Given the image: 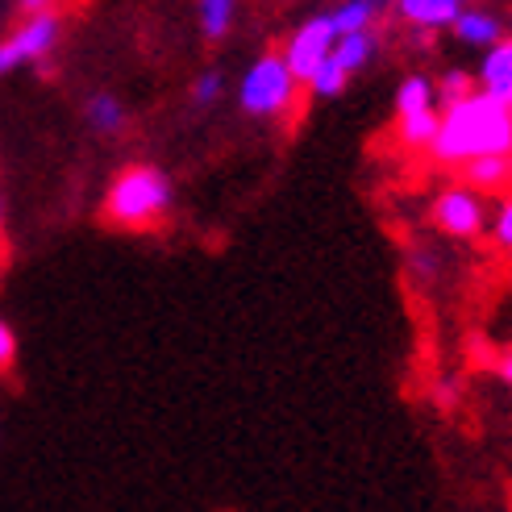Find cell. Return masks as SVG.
Returning a JSON list of instances; mask_svg holds the SVG:
<instances>
[{"label": "cell", "mask_w": 512, "mask_h": 512, "mask_svg": "<svg viewBox=\"0 0 512 512\" xmlns=\"http://www.w3.org/2000/svg\"><path fill=\"white\" fill-rule=\"evenodd\" d=\"M483 155H512V105L475 88L467 100L442 109L429 159L442 167H463Z\"/></svg>", "instance_id": "6da1fadb"}, {"label": "cell", "mask_w": 512, "mask_h": 512, "mask_svg": "<svg viewBox=\"0 0 512 512\" xmlns=\"http://www.w3.org/2000/svg\"><path fill=\"white\" fill-rule=\"evenodd\" d=\"M171 204H175L171 175L155 163H130L113 175L100 209H105V221L121 229H150L171 213Z\"/></svg>", "instance_id": "7a4b0ae2"}, {"label": "cell", "mask_w": 512, "mask_h": 512, "mask_svg": "<svg viewBox=\"0 0 512 512\" xmlns=\"http://www.w3.org/2000/svg\"><path fill=\"white\" fill-rule=\"evenodd\" d=\"M300 96V80L288 71L284 55L279 50H267L259 55L238 80V109L254 121H279L296 109Z\"/></svg>", "instance_id": "3957f363"}, {"label": "cell", "mask_w": 512, "mask_h": 512, "mask_svg": "<svg viewBox=\"0 0 512 512\" xmlns=\"http://www.w3.org/2000/svg\"><path fill=\"white\" fill-rule=\"evenodd\" d=\"M59 38H63L59 13H25L17 30H9V38H0V75L46 63L59 50Z\"/></svg>", "instance_id": "277c9868"}, {"label": "cell", "mask_w": 512, "mask_h": 512, "mask_svg": "<svg viewBox=\"0 0 512 512\" xmlns=\"http://www.w3.org/2000/svg\"><path fill=\"white\" fill-rule=\"evenodd\" d=\"M429 221L454 242H475L488 229V200L471 184H450L429 200Z\"/></svg>", "instance_id": "5b68a950"}, {"label": "cell", "mask_w": 512, "mask_h": 512, "mask_svg": "<svg viewBox=\"0 0 512 512\" xmlns=\"http://www.w3.org/2000/svg\"><path fill=\"white\" fill-rule=\"evenodd\" d=\"M334 42H338V30H334V21H329V13H313L309 21H300L296 30H292V38L284 42L279 55H284L288 71L300 80V88L309 84V75L329 59Z\"/></svg>", "instance_id": "8992f818"}, {"label": "cell", "mask_w": 512, "mask_h": 512, "mask_svg": "<svg viewBox=\"0 0 512 512\" xmlns=\"http://www.w3.org/2000/svg\"><path fill=\"white\" fill-rule=\"evenodd\" d=\"M450 34H454L458 46H467V50H488V46L508 38V17L500 9H492L488 0H475V5H467L450 21Z\"/></svg>", "instance_id": "52a82bcc"}, {"label": "cell", "mask_w": 512, "mask_h": 512, "mask_svg": "<svg viewBox=\"0 0 512 512\" xmlns=\"http://www.w3.org/2000/svg\"><path fill=\"white\" fill-rule=\"evenodd\" d=\"M467 5H475V0H392V17L413 34H438L450 30V21Z\"/></svg>", "instance_id": "ba28073f"}, {"label": "cell", "mask_w": 512, "mask_h": 512, "mask_svg": "<svg viewBox=\"0 0 512 512\" xmlns=\"http://www.w3.org/2000/svg\"><path fill=\"white\" fill-rule=\"evenodd\" d=\"M475 88L488 92L496 100H508L512 105V38L479 50V67H475Z\"/></svg>", "instance_id": "9c48e42d"}, {"label": "cell", "mask_w": 512, "mask_h": 512, "mask_svg": "<svg viewBox=\"0 0 512 512\" xmlns=\"http://www.w3.org/2000/svg\"><path fill=\"white\" fill-rule=\"evenodd\" d=\"M392 13V0H338L329 9L338 34H358V30H379V21Z\"/></svg>", "instance_id": "30bf717a"}, {"label": "cell", "mask_w": 512, "mask_h": 512, "mask_svg": "<svg viewBox=\"0 0 512 512\" xmlns=\"http://www.w3.org/2000/svg\"><path fill=\"white\" fill-rule=\"evenodd\" d=\"M84 121L92 125L96 134H105V138H113V134H121L125 125H130V113H125V105H121V96H113V92H92L88 100H84Z\"/></svg>", "instance_id": "8fae6325"}, {"label": "cell", "mask_w": 512, "mask_h": 512, "mask_svg": "<svg viewBox=\"0 0 512 512\" xmlns=\"http://www.w3.org/2000/svg\"><path fill=\"white\" fill-rule=\"evenodd\" d=\"M438 125H442V113L438 109H425V113H404L396 117V142L413 155H429L433 138H438Z\"/></svg>", "instance_id": "7c38bea8"}, {"label": "cell", "mask_w": 512, "mask_h": 512, "mask_svg": "<svg viewBox=\"0 0 512 512\" xmlns=\"http://www.w3.org/2000/svg\"><path fill=\"white\" fill-rule=\"evenodd\" d=\"M463 184L475 192H504L512 184V155H483L463 163Z\"/></svg>", "instance_id": "4fadbf2b"}, {"label": "cell", "mask_w": 512, "mask_h": 512, "mask_svg": "<svg viewBox=\"0 0 512 512\" xmlns=\"http://www.w3.org/2000/svg\"><path fill=\"white\" fill-rule=\"evenodd\" d=\"M379 55V34L375 30H358V34H338V42H334V63L350 75L363 71L371 59Z\"/></svg>", "instance_id": "5bb4252c"}, {"label": "cell", "mask_w": 512, "mask_h": 512, "mask_svg": "<svg viewBox=\"0 0 512 512\" xmlns=\"http://www.w3.org/2000/svg\"><path fill=\"white\" fill-rule=\"evenodd\" d=\"M396 117H404V113H425V109H438V88H433V75H421V71H413V75H404V80L396 84ZM442 113V109H438Z\"/></svg>", "instance_id": "9a60e30c"}, {"label": "cell", "mask_w": 512, "mask_h": 512, "mask_svg": "<svg viewBox=\"0 0 512 512\" xmlns=\"http://www.w3.org/2000/svg\"><path fill=\"white\" fill-rule=\"evenodd\" d=\"M238 21V0H196V25L204 42H225Z\"/></svg>", "instance_id": "2e32d148"}, {"label": "cell", "mask_w": 512, "mask_h": 512, "mask_svg": "<svg viewBox=\"0 0 512 512\" xmlns=\"http://www.w3.org/2000/svg\"><path fill=\"white\" fill-rule=\"evenodd\" d=\"M433 88H438V109H450V105H458V100H467L475 92V71L446 67L438 80H433Z\"/></svg>", "instance_id": "e0dca14e"}, {"label": "cell", "mask_w": 512, "mask_h": 512, "mask_svg": "<svg viewBox=\"0 0 512 512\" xmlns=\"http://www.w3.org/2000/svg\"><path fill=\"white\" fill-rule=\"evenodd\" d=\"M346 84H350V75L334 63V50H329V59L309 75V84H304V88H309L317 100H334V96H342V92H346Z\"/></svg>", "instance_id": "ac0fdd59"}, {"label": "cell", "mask_w": 512, "mask_h": 512, "mask_svg": "<svg viewBox=\"0 0 512 512\" xmlns=\"http://www.w3.org/2000/svg\"><path fill=\"white\" fill-rule=\"evenodd\" d=\"M225 71H217V67H209V71H200L196 80H192V105L196 109H213V105H221V96H225Z\"/></svg>", "instance_id": "d6986e66"}, {"label": "cell", "mask_w": 512, "mask_h": 512, "mask_svg": "<svg viewBox=\"0 0 512 512\" xmlns=\"http://www.w3.org/2000/svg\"><path fill=\"white\" fill-rule=\"evenodd\" d=\"M488 234L496 242V250L512 254V196H500L496 209L488 213Z\"/></svg>", "instance_id": "ffe728a7"}, {"label": "cell", "mask_w": 512, "mask_h": 512, "mask_svg": "<svg viewBox=\"0 0 512 512\" xmlns=\"http://www.w3.org/2000/svg\"><path fill=\"white\" fill-rule=\"evenodd\" d=\"M17 363V334H13V325L0 317V371H13Z\"/></svg>", "instance_id": "44dd1931"}, {"label": "cell", "mask_w": 512, "mask_h": 512, "mask_svg": "<svg viewBox=\"0 0 512 512\" xmlns=\"http://www.w3.org/2000/svg\"><path fill=\"white\" fill-rule=\"evenodd\" d=\"M59 5H63V0H21L25 13H55Z\"/></svg>", "instance_id": "7402d4cb"}, {"label": "cell", "mask_w": 512, "mask_h": 512, "mask_svg": "<svg viewBox=\"0 0 512 512\" xmlns=\"http://www.w3.org/2000/svg\"><path fill=\"white\" fill-rule=\"evenodd\" d=\"M5 250H9V238H5V196H0V263H5Z\"/></svg>", "instance_id": "603a6c76"}, {"label": "cell", "mask_w": 512, "mask_h": 512, "mask_svg": "<svg viewBox=\"0 0 512 512\" xmlns=\"http://www.w3.org/2000/svg\"><path fill=\"white\" fill-rule=\"evenodd\" d=\"M496 371H500V379L512 388V354H504V358H500V367H496Z\"/></svg>", "instance_id": "cb8c5ba5"}, {"label": "cell", "mask_w": 512, "mask_h": 512, "mask_svg": "<svg viewBox=\"0 0 512 512\" xmlns=\"http://www.w3.org/2000/svg\"><path fill=\"white\" fill-rule=\"evenodd\" d=\"M508 25H512V21H508Z\"/></svg>", "instance_id": "d4e9b609"}]
</instances>
